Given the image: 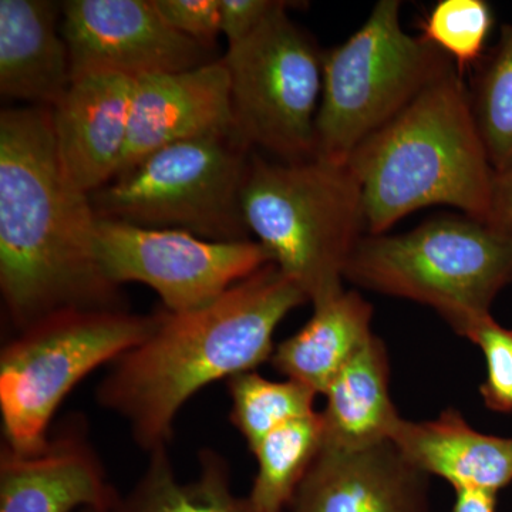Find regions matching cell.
I'll return each instance as SVG.
<instances>
[{"mask_svg":"<svg viewBox=\"0 0 512 512\" xmlns=\"http://www.w3.org/2000/svg\"><path fill=\"white\" fill-rule=\"evenodd\" d=\"M227 383L229 420L247 441L251 453L272 431L316 413L318 394L295 380L274 382L251 370L231 377Z\"/></svg>","mask_w":512,"mask_h":512,"instance_id":"22","label":"cell"},{"mask_svg":"<svg viewBox=\"0 0 512 512\" xmlns=\"http://www.w3.org/2000/svg\"><path fill=\"white\" fill-rule=\"evenodd\" d=\"M234 131L229 77L222 59L183 72L140 77L134 80L130 130L120 171L158 148Z\"/></svg>","mask_w":512,"mask_h":512,"instance_id":"15","label":"cell"},{"mask_svg":"<svg viewBox=\"0 0 512 512\" xmlns=\"http://www.w3.org/2000/svg\"><path fill=\"white\" fill-rule=\"evenodd\" d=\"M345 279L430 306L467 339L512 282V234L468 215H447L403 234L366 235Z\"/></svg>","mask_w":512,"mask_h":512,"instance_id":"5","label":"cell"},{"mask_svg":"<svg viewBox=\"0 0 512 512\" xmlns=\"http://www.w3.org/2000/svg\"><path fill=\"white\" fill-rule=\"evenodd\" d=\"M289 512H430L429 476L392 441L342 448L323 444Z\"/></svg>","mask_w":512,"mask_h":512,"instance_id":"13","label":"cell"},{"mask_svg":"<svg viewBox=\"0 0 512 512\" xmlns=\"http://www.w3.org/2000/svg\"><path fill=\"white\" fill-rule=\"evenodd\" d=\"M308 302L268 264L197 311L163 308L150 336L111 363L97 386V403L126 421L147 454L168 447L184 404L218 380L269 362L279 323Z\"/></svg>","mask_w":512,"mask_h":512,"instance_id":"2","label":"cell"},{"mask_svg":"<svg viewBox=\"0 0 512 512\" xmlns=\"http://www.w3.org/2000/svg\"><path fill=\"white\" fill-rule=\"evenodd\" d=\"M157 322L158 312L64 309L19 330L0 352L2 443L22 453L42 447L74 387L140 345Z\"/></svg>","mask_w":512,"mask_h":512,"instance_id":"6","label":"cell"},{"mask_svg":"<svg viewBox=\"0 0 512 512\" xmlns=\"http://www.w3.org/2000/svg\"><path fill=\"white\" fill-rule=\"evenodd\" d=\"M325 441L322 414L293 420L252 451L256 474L248 498L256 512H285Z\"/></svg>","mask_w":512,"mask_h":512,"instance_id":"21","label":"cell"},{"mask_svg":"<svg viewBox=\"0 0 512 512\" xmlns=\"http://www.w3.org/2000/svg\"><path fill=\"white\" fill-rule=\"evenodd\" d=\"M373 306L346 291L313 303V315L295 335L275 346L272 366L316 394L326 390L357 350L372 338Z\"/></svg>","mask_w":512,"mask_h":512,"instance_id":"18","label":"cell"},{"mask_svg":"<svg viewBox=\"0 0 512 512\" xmlns=\"http://www.w3.org/2000/svg\"><path fill=\"white\" fill-rule=\"evenodd\" d=\"M254 153L235 131L158 148L93 192L94 211L138 227L247 241L242 192Z\"/></svg>","mask_w":512,"mask_h":512,"instance_id":"7","label":"cell"},{"mask_svg":"<svg viewBox=\"0 0 512 512\" xmlns=\"http://www.w3.org/2000/svg\"><path fill=\"white\" fill-rule=\"evenodd\" d=\"M493 25V10L484 0H440L421 22V37L463 76L467 67L483 59Z\"/></svg>","mask_w":512,"mask_h":512,"instance_id":"24","label":"cell"},{"mask_svg":"<svg viewBox=\"0 0 512 512\" xmlns=\"http://www.w3.org/2000/svg\"><path fill=\"white\" fill-rule=\"evenodd\" d=\"M60 29L73 79L104 72L137 80L217 60L210 47L171 28L154 0H69L62 3Z\"/></svg>","mask_w":512,"mask_h":512,"instance_id":"11","label":"cell"},{"mask_svg":"<svg viewBox=\"0 0 512 512\" xmlns=\"http://www.w3.org/2000/svg\"><path fill=\"white\" fill-rule=\"evenodd\" d=\"M390 441L413 467L456 491L498 494L512 483V437L480 433L457 410L434 420L402 419Z\"/></svg>","mask_w":512,"mask_h":512,"instance_id":"17","label":"cell"},{"mask_svg":"<svg viewBox=\"0 0 512 512\" xmlns=\"http://www.w3.org/2000/svg\"><path fill=\"white\" fill-rule=\"evenodd\" d=\"M165 22L181 35L214 47L221 35V0H154Z\"/></svg>","mask_w":512,"mask_h":512,"instance_id":"26","label":"cell"},{"mask_svg":"<svg viewBox=\"0 0 512 512\" xmlns=\"http://www.w3.org/2000/svg\"><path fill=\"white\" fill-rule=\"evenodd\" d=\"M497 494L476 490L456 491V504L453 512H495Z\"/></svg>","mask_w":512,"mask_h":512,"instance_id":"29","label":"cell"},{"mask_svg":"<svg viewBox=\"0 0 512 512\" xmlns=\"http://www.w3.org/2000/svg\"><path fill=\"white\" fill-rule=\"evenodd\" d=\"M399 0H380L342 45L323 53L316 157L348 163L454 63L400 22Z\"/></svg>","mask_w":512,"mask_h":512,"instance_id":"8","label":"cell"},{"mask_svg":"<svg viewBox=\"0 0 512 512\" xmlns=\"http://www.w3.org/2000/svg\"><path fill=\"white\" fill-rule=\"evenodd\" d=\"M79 512H99V511H96V510H82V511H79Z\"/></svg>","mask_w":512,"mask_h":512,"instance_id":"30","label":"cell"},{"mask_svg":"<svg viewBox=\"0 0 512 512\" xmlns=\"http://www.w3.org/2000/svg\"><path fill=\"white\" fill-rule=\"evenodd\" d=\"M120 498L84 417H69L30 453L0 447V512H113Z\"/></svg>","mask_w":512,"mask_h":512,"instance_id":"12","label":"cell"},{"mask_svg":"<svg viewBox=\"0 0 512 512\" xmlns=\"http://www.w3.org/2000/svg\"><path fill=\"white\" fill-rule=\"evenodd\" d=\"M62 3L0 0V93L33 107L53 106L73 82L60 29Z\"/></svg>","mask_w":512,"mask_h":512,"instance_id":"16","label":"cell"},{"mask_svg":"<svg viewBox=\"0 0 512 512\" xmlns=\"http://www.w3.org/2000/svg\"><path fill=\"white\" fill-rule=\"evenodd\" d=\"M134 80L123 74L74 77L50 110L57 156L79 190L92 195L119 174L130 130Z\"/></svg>","mask_w":512,"mask_h":512,"instance_id":"14","label":"cell"},{"mask_svg":"<svg viewBox=\"0 0 512 512\" xmlns=\"http://www.w3.org/2000/svg\"><path fill=\"white\" fill-rule=\"evenodd\" d=\"M349 165L362 188L367 235L387 234L430 205L490 217L495 171L456 66L367 138Z\"/></svg>","mask_w":512,"mask_h":512,"instance_id":"3","label":"cell"},{"mask_svg":"<svg viewBox=\"0 0 512 512\" xmlns=\"http://www.w3.org/2000/svg\"><path fill=\"white\" fill-rule=\"evenodd\" d=\"M389 383L386 346L373 335L340 369L323 394V444L356 448L392 439L403 417L394 407Z\"/></svg>","mask_w":512,"mask_h":512,"instance_id":"19","label":"cell"},{"mask_svg":"<svg viewBox=\"0 0 512 512\" xmlns=\"http://www.w3.org/2000/svg\"><path fill=\"white\" fill-rule=\"evenodd\" d=\"M483 350L487 377L480 393L485 406L497 413L512 412V330L488 316L467 336Z\"/></svg>","mask_w":512,"mask_h":512,"instance_id":"25","label":"cell"},{"mask_svg":"<svg viewBox=\"0 0 512 512\" xmlns=\"http://www.w3.org/2000/svg\"><path fill=\"white\" fill-rule=\"evenodd\" d=\"M97 259L107 281L137 282L160 296L165 311H197L268 264L258 241L218 242L181 229L97 222Z\"/></svg>","mask_w":512,"mask_h":512,"instance_id":"10","label":"cell"},{"mask_svg":"<svg viewBox=\"0 0 512 512\" xmlns=\"http://www.w3.org/2000/svg\"><path fill=\"white\" fill-rule=\"evenodd\" d=\"M488 222L512 234V167L495 173Z\"/></svg>","mask_w":512,"mask_h":512,"instance_id":"28","label":"cell"},{"mask_svg":"<svg viewBox=\"0 0 512 512\" xmlns=\"http://www.w3.org/2000/svg\"><path fill=\"white\" fill-rule=\"evenodd\" d=\"M282 0H221V35L228 46L251 36L275 10Z\"/></svg>","mask_w":512,"mask_h":512,"instance_id":"27","label":"cell"},{"mask_svg":"<svg viewBox=\"0 0 512 512\" xmlns=\"http://www.w3.org/2000/svg\"><path fill=\"white\" fill-rule=\"evenodd\" d=\"M292 5L285 2L221 57L239 140L284 163L316 156L325 53L289 18Z\"/></svg>","mask_w":512,"mask_h":512,"instance_id":"9","label":"cell"},{"mask_svg":"<svg viewBox=\"0 0 512 512\" xmlns=\"http://www.w3.org/2000/svg\"><path fill=\"white\" fill-rule=\"evenodd\" d=\"M471 110L495 173L512 167V25L478 63Z\"/></svg>","mask_w":512,"mask_h":512,"instance_id":"23","label":"cell"},{"mask_svg":"<svg viewBox=\"0 0 512 512\" xmlns=\"http://www.w3.org/2000/svg\"><path fill=\"white\" fill-rule=\"evenodd\" d=\"M198 476L183 483L168 447L148 454V464L113 512H256L248 497L232 491L227 460L212 448L198 453Z\"/></svg>","mask_w":512,"mask_h":512,"instance_id":"20","label":"cell"},{"mask_svg":"<svg viewBox=\"0 0 512 512\" xmlns=\"http://www.w3.org/2000/svg\"><path fill=\"white\" fill-rule=\"evenodd\" d=\"M92 198L64 173L50 110L0 114V293L16 332L64 309H123L97 259Z\"/></svg>","mask_w":512,"mask_h":512,"instance_id":"1","label":"cell"},{"mask_svg":"<svg viewBox=\"0 0 512 512\" xmlns=\"http://www.w3.org/2000/svg\"><path fill=\"white\" fill-rule=\"evenodd\" d=\"M242 211L249 234L312 305L345 289L350 258L367 235L362 188L349 161L284 163L254 153Z\"/></svg>","mask_w":512,"mask_h":512,"instance_id":"4","label":"cell"}]
</instances>
